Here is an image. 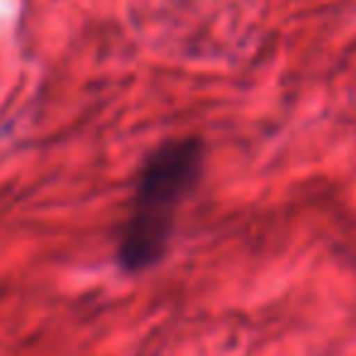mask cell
Instances as JSON below:
<instances>
[{"instance_id": "cell-1", "label": "cell", "mask_w": 356, "mask_h": 356, "mask_svg": "<svg viewBox=\"0 0 356 356\" xmlns=\"http://www.w3.org/2000/svg\"><path fill=\"white\" fill-rule=\"evenodd\" d=\"M200 166L203 147L198 139L168 142L147 159L118 247L124 271H147L163 259L176 213L198 184Z\"/></svg>"}]
</instances>
